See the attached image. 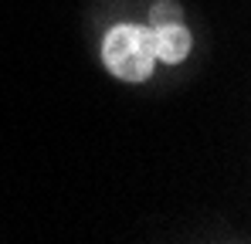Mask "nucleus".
<instances>
[{
	"label": "nucleus",
	"mask_w": 251,
	"mask_h": 244,
	"mask_svg": "<svg viewBox=\"0 0 251 244\" xmlns=\"http://www.w3.org/2000/svg\"><path fill=\"white\" fill-rule=\"evenodd\" d=\"M150 34H153V54H156V61L180 65L190 54V31L180 21H173V24H150Z\"/></svg>",
	"instance_id": "obj_2"
},
{
	"label": "nucleus",
	"mask_w": 251,
	"mask_h": 244,
	"mask_svg": "<svg viewBox=\"0 0 251 244\" xmlns=\"http://www.w3.org/2000/svg\"><path fill=\"white\" fill-rule=\"evenodd\" d=\"M102 61L119 81H146L156 65L150 24H116L102 41Z\"/></svg>",
	"instance_id": "obj_1"
},
{
	"label": "nucleus",
	"mask_w": 251,
	"mask_h": 244,
	"mask_svg": "<svg viewBox=\"0 0 251 244\" xmlns=\"http://www.w3.org/2000/svg\"><path fill=\"white\" fill-rule=\"evenodd\" d=\"M173 21H183V10L173 0H156L150 10V24H173Z\"/></svg>",
	"instance_id": "obj_3"
}]
</instances>
